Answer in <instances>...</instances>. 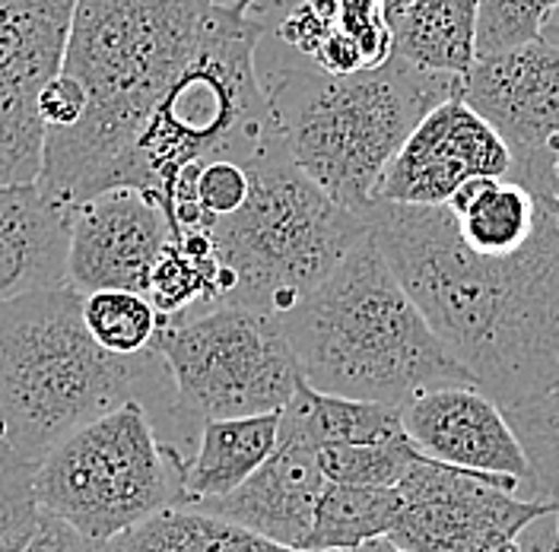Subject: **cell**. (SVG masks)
<instances>
[{"mask_svg":"<svg viewBox=\"0 0 559 552\" xmlns=\"http://www.w3.org/2000/svg\"><path fill=\"white\" fill-rule=\"evenodd\" d=\"M83 321L90 334L111 352L138 356L153 346L159 314L143 292L131 289H96L83 296Z\"/></svg>","mask_w":559,"mask_h":552,"instance_id":"603a6c76","label":"cell"},{"mask_svg":"<svg viewBox=\"0 0 559 552\" xmlns=\"http://www.w3.org/2000/svg\"><path fill=\"white\" fill-rule=\"evenodd\" d=\"M559 0H480L477 58L540 38Z\"/></svg>","mask_w":559,"mask_h":552,"instance_id":"484cf974","label":"cell"},{"mask_svg":"<svg viewBox=\"0 0 559 552\" xmlns=\"http://www.w3.org/2000/svg\"><path fill=\"white\" fill-rule=\"evenodd\" d=\"M534 470V489L544 502H559V384L502 407Z\"/></svg>","mask_w":559,"mask_h":552,"instance_id":"cb8c5ba5","label":"cell"},{"mask_svg":"<svg viewBox=\"0 0 559 552\" xmlns=\"http://www.w3.org/2000/svg\"><path fill=\"white\" fill-rule=\"evenodd\" d=\"M140 400L156 429L169 425L175 384L156 349L121 356L83 321V292L70 283L0 305V451L38 464L73 429Z\"/></svg>","mask_w":559,"mask_h":552,"instance_id":"3957f363","label":"cell"},{"mask_svg":"<svg viewBox=\"0 0 559 552\" xmlns=\"http://www.w3.org/2000/svg\"><path fill=\"white\" fill-rule=\"evenodd\" d=\"M318 448L331 445H369V442H391L407 435L401 422V407L382 400H359L324 394L302 379L296 397L283 407Z\"/></svg>","mask_w":559,"mask_h":552,"instance_id":"44dd1931","label":"cell"},{"mask_svg":"<svg viewBox=\"0 0 559 552\" xmlns=\"http://www.w3.org/2000/svg\"><path fill=\"white\" fill-rule=\"evenodd\" d=\"M185 451L169 445L150 410L128 400L64 435L33 470L38 505L86 537L118 540L185 502Z\"/></svg>","mask_w":559,"mask_h":552,"instance_id":"ba28073f","label":"cell"},{"mask_svg":"<svg viewBox=\"0 0 559 552\" xmlns=\"http://www.w3.org/2000/svg\"><path fill=\"white\" fill-rule=\"evenodd\" d=\"M512 178V149L464 96L439 103L384 166L372 201L439 207L467 178Z\"/></svg>","mask_w":559,"mask_h":552,"instance_id":"4fadbf2b","label":"cell"},{"mask_svg":"<svg viewBox=\"0 0 559 552\" xmlns=\"http://www.w3.org/2000/svg\"><path fill=\"white\" fill-rule=\"evenodd\" d=\"M401 422L426 457L471 470L509 473L534 489V470L524 445L502 404L492 400L484 387L471 381L426 387L401 404Z\"/></svg>","mask_w":559,"mask_h":552,"instance_id":"9a60e30c","label":"cell"},{"mask_svg":"<svg viewBox=\"0 0 559 552\" xmlns=\"http://www.w3.org/2000/svg\"><path fill=\"white\" fill-rule=\"evenodd\" d=\"M404 499L397 485H356L328 480L321 489L306 552L353 550L376 537H388Z\"/></svg>","mask_w":559,"mask_h":552,"instance_id":"7402d4cb","label":"cell"},{"mask_svg":"<svg viewBox=\"0 0 559 552\" xmlns=\"http://www.w3.org/2000/svg\"><path fill=\"white\" fill-rule=\"evenodd\" d=\"M86 111V93L83 86L70 76V73H58L51 76L41 93H38V118L45 124V134L48 131H64V128H73Z\"/></svg>","mask_w":559,"mask_h":552,"instance_id":"83f0119b","label":"cell"},{"mask_svg":"<svg viewBox=\"0 0 559 552\" xmlns=\"http://www.w3.org/2000/svg\"><path fill=\"white\" fill-rule=\"evenodd\" d=\"M23 552H118V540H96L76 530L73 524L41 508V518L35 524V533Z\"/></svg>","mask_w":559,"mask_h":552,"instance_id":"f1b7e54d","label":"cell"},{"mask_svg":"<svg viewBox=\"0 0 559 552\" xmlns=\"http://www.w3.org/2000/svg\"><path fill=\"white\" fill-rule=\"evenodd\" d=\"M547 204V201H544ZM369 236L461 369L502 407L559 384V223L509 254L467 248L452 209L372 201Z\"/></svg>","mask_w":559,"mask_h":552,"instance_id":"6da1fadb","label":"cell"},{"mask_svg":"<svg viewBox=\"0 0 559 552\" xmlns=\"http://www.w3.org/2000/svg\"><path fill=\"white\" fill-rule=\"evenodd\" d=\"M461 96L512 149V178L547 194L559 143V51L544 38L480 55L464 73Z\"/></svg>","mask_w":559,"mask_h":552,"instance_id":"8fae6325","label":"cell"},{"mask_svg":"<svg viewBox=\"0 0 559 552\" xmlns=\"http://www.w3.org/2000/svg\"><path fill=\"white\" fill-rule=\"evenodd\" d=\"M540 38L550 45V48H557L559 51V3H557V10L550 13V20L544 23V29H540Z\"/></svg>","mask_w":559,"mask_h":552,"instance_id":"1f68e13d","label":"cell"},{"mask_svg":"<svg viewBox=\"0 0 559 552\" xmlns=\"http://www.w3.org/2000/svg\"><path fill=\"white\" fill-rule=\"evenodd\" d=\"M445 207L467 248L480 254L519 251L540 226L547 204L544 194L524 188L515 178H467Z\"/></svg>","mask_w":559,"mask_h":552,"instance_id":"ffe728a7","label":"cell"},{"mask_svg":"<svg viewBox=\"0 0 559 552\" xmlns=\"http://www.w3.org/2000/svg\"><path fill=\"white\" fill-rule=\"evenodd\" d=\"M207 0H76L61 70L83 93V118L48 131L38 184L61 204L115 188L140 128L207 38Z\"/></svg>","mask_w":559,"mask_h":552,"instance_id":"7a4b0ae2","label":"cell"},{"mask_svg":"<svg viewBox=\"0 0 559 552\" xmlns=\"http://www.w3.org/2000/svg\"><path fill=\"white\" fill-rule=\"evenodd\" d=\"M35 464L0 451V552H23L41 518L33 489Z\"/></svg>","mask_w":559,"mask_h":552,"instance_id":"4316f807","label":"cell"},{"mask_svg":"<svg viewBox=\"0 0 559 552\" xmlns=\"http://www.w3.org/2000/svg\"><path fill=\"white\" fill-rule=\"evenodd\" d=\"M264 26L216 7L207 38L140 128L115 184L153 194L166 213L178 184L210 159L251 163L280 137L258 76Z\"/></svg>","mask_w":559,"mask_h":552,"instance_id":"52a82bcc","label":"cell"},{"mask_svg":"<svg viewBox=\"0 0 559 552\" xmlns=\"http://www.w3.org/2000/svg\"><path fill=\"white\" fill-rule=\"evenodd\" d=\"M328 552H411V550L397 547L391 537H376V540H369V543H359V547H353V550H328Z\"/></svg>","mask_w":559,"mask_h":552,"instance_id":"4dcf8cb0","label":"cell"},{"mask_svg":"<svg viewBox=\"0 0 559 552\" xmlns=\"http://www.w3.org/2000/svg\"><path fill=\"white\" fill-rule=\"evenodd\" d=\"M70 209L38 181L0 188V305L68 283Z\"/></svg>","mask_w":559,"mask_h":552,"instance_id":"e0dca14e","label":"cell"},{"mask_svg":"<svg viewBox=\"0 0 559 552\" xmlns=\"http://www.w3.org/2000/svg\"><path fill=\"white\" fill-rule=\"evenodd\" d=\"M76 0H0V188L38 181L41 86L61 73Z\"/></svg>","mask_w":559,"mask_h":552,"instance_id":"7c38bea8","label":"cell"},{"mask_svg":"<svg viewBox=\"0 0 559 552\" xmlns=\"http://www.w3.org/2000/svg\"><path fill=\"white\" fill-rule=\"evenodd\" d=\"M544 197H557L559 201V143L554 149V159H550V178H547V194Z\"/></svg>","mask_w":559,"mask_h":552,"instance_id":"d6a6232c","label":"cell"},{"mask_svg":"<svg viewBox=\"0 0 559 552\" xmlns=\"http://www.w3.org/2000/svg\"><path fill=\"white\" fill-rule=\"evenodd\" d=\"M318 457H321L324 477L334 483L397 485L423 457V451L411 442V435H401L391 442L318 448Z\"/></svg>","mask_w":559,"mask_h":552,"instance_id":"d4e9b609","label":"cell"},{"mask_svg":"<svg viewBox=\"0 0 559 552\" xmlns=\"http://www.w3.org/2000/svg\"><path fill=\"white\" fill-rule=\"evenodd\" d=\"M207 3H213V7H226V10H239L245 16H248V10L254 7V0H207Z\"/></svg>","mask_w":559,"mask_h":552,"instance_id":"e575fe53","label":"cell"},{"mask_svg":"<svg viewBox=\"0 0 559 552\" xmlns=\"http://www.w3.org/2000/svg\"><path fill=\"white\" fill-rule=\"evenodd\" d=\"M534 552H557V547H554V515L547 520V533L534 537Z\"/></svg>","mask_w":559,"mask_h":552,"instance_id":"836d02e7","label":"cell"},{"mask_svg":"<svg viewBox=\"0 0 559 552\" xmlns=\"http://www.w3.org/2000/svg\"><path fill=\"white\" fill-rule=\"evenodd\" d=\"M527 552H534V543H527Z\"/></svg>","mask_w":559,"mask_h":552,"instance_id":"74e56055","label":"cell"},{"mask_svg":"<svg viewBox=\"0 0 559 552\" xmlns=\"http://www.w3.org/2000/svg\"><path fill=\"white\" fill-rule=\"evenodd\" d=\"M554 547L559 552V502H557V512H554Z\"/></svg>","mask_w":559,"mask_h":552,"instance_id":"d590c367","label":"cell"},{"mask_svg":"<svg viewBox=\"0 0 559 552\" xmlns=\"http://www.w3.org/2000/svg\"><path fill=\"white\" fill-rule=\"evenodd\" d=\"M277 321L302 379L324 394L401 407L426 387L474 384L372 236Z\"/></svg>","mask_w":559,"mask_h":552,"instance_id":"5b68a950","label":"cell"},{"mask_svg":"<svg viewBox=\"0 0 559 552\" xmlns=\"http://www.w3.org/2000/svg\"><path fill=\"white\" fill-rule=\"evenodd\" d=\"M544 201H547V207H550V213L557 216V223H559V201H557V197H544Z\"/></svg>","mask_w":559,"mask_h":552,"instance_id":"8d00e7d4","label":"cell"},{"mask_svg":"<svg viewBox=\"0 0 559 552\" xmlns=\"http://www.w3.org/2000/svg\"><path fill=\"white\" fill-rule=\"evenodd\" d=\"M404 499L391 540L411 552H527V533L557 512L509 473L419 457L397 483Z\"/></svg>","mask_w":559,"mask_h":552,"instance_id":"30bf717a","label":"cell"},{"mask_svg":"<svg viewBox=\"0 0 559 552\" xmlns=\"http://www.w3.org/2000/svg\"><path fill=\"white\" fill-rule=\"evenodd\" d=\"M150 349L166 359L173 375L175 445L185 457L191 454L185 439H194L204 419L277 413L302 384L277 317L242 305H213L166 321Z\"/></svg>","mask_w":559,"mask_h":552,"instance_id":"9c48e42d","label":"cell"},{"mask_svg":"<svg viewBox=\"0 0 559 552\" xmlns=\"http://www.w3.org/2000/svg\"><path fill=\"white\" fill-rule=\"evenodd\" d=\"M248 197L210 223L216 305L283 314L369 239L362 213L337 204L274 140L248 163Z\"/></svg>","mask_w":559,"mask_h":552,"instance_id":"8992f818","label":"cell"},{"mask_svg":"<svg viewBox=\"0 0 559 552\" xmlns=\"http://www.w3.org/2000/svg\"><path fill=\"white\" fill-rule=\"evenodd\" d=\"M480 0H384L391 55L423 70L464 76L477 61Z\"/></svg>","mask_w":559,"mask_h":552,"instance_id":"ac0fdd59","label":"cell"},{"mask_svg":"<svg viewBox=\"0 0 559 552\" xmlns=\"http://www.w3.org/2000/svg\"><path fill=\"white\" fill-rule=\"evenodd\" d=\"M324 483L328 477L321 470L318 445L289 416L280 413V435L271 457L229 495L188 508L239 524L283 547L302 550Z\"/></svg>","mask_w":559,"mask_h":552,"instance_id":"2e32d148","label":"cell"},{"mask_svg":"<svg viewBox=\"0 0 559 552\" xmlns=\"http://www.w3.org/2000/svg\"><path fill=\"white\" fill-rule=\"evenodd\" d=\"M280 413L204 419L198 445L185 460V502L198 505L229 495L271 457L280 435Z\"/></svg>","mask_w":559,"mask_h":552,"instance_id":"d6986e66","label":"cell"},{"mask_svg":"<svg viewBox=\"0 0 559 552\" xmlns=\"http://www.w3.org/2000/svg\"><path fill=\"white\" fill-rule=\"evenodd\" d=\"M258 76L293 163L337 204H372L384 166L464 76L423 70L388 55L376 68L331 73L261 35Z\"/></svg>","mask_w":559,"mask_h":552,"instance_id":"277c9868","label":"cell"},{"mask_svg":"<svg viewBox=\"0 0 559 552\" xmlns=\"http://www.w3.org/2000/svg\"><path fill=\"white\" fill-rule=\"evenodd\" d=\"M210 552H306V550H293V547H283V543H274L254 530H245L239 524H229V520L219 518V530H216V540Z\"/></svg>","mask_w":559,"mask_h":552,"instance_id":"f546056e","label":"cell"},{"mask_svg":"<svg viewBox=\"0 0 559 552\" xmlns=\"http://www.w3.org/2000/svg\"><path fill=\"white\" fill-rule=\"evenodd\" d=\"M175 236L166 207L131 184H115L70 209L68 283L76 292H146L150 274Z\"/></svg>","mask_w":559,"mask_h":552,"instance_id":"5bb4252c","label":"cell"}]
</instances>
